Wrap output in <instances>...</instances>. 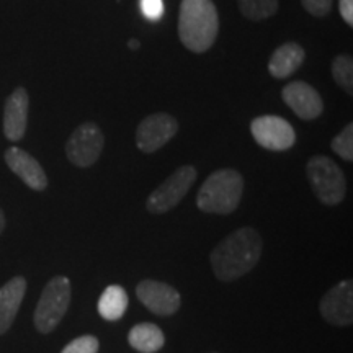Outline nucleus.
Returning <instances> with one entry per match:
<instances>
[{
  "label": "nucleus",
  "mask_w": 353,
  "mask_h": 353,
  "mask_svg": "<svg viewBox=\"0 0 353 353\" xmlns=\"http://www.w3.org/2000/svg\"><path fill=\"white\" fill-rule=\"evenodd\" d=\"M139 8L148 20L159 21L164 17V0H139Z\"/></svg>",
  "instance_id": "5701e85b"
},
{
  "label": "nucleus",
  "mask_w": 353,
  "mask_h": 353,
  "mask_svg": "<svg viewBox=\"0 0 353 353\" xmlns=\"http://www.w3.org/2000/svg\"><path fill=\"white\" fill-rule=\"evenodd\" d=\"M281 97H283L285 103L301 120H316L324 112V101H322L319 92L307 82H290L281 92Z\"/></svg>",
  "instance_id": "f8f14e48"
},
{
  "label": "nucleus",
  "mask_w": 353,
  "mask_h": 353,
  "mask_svg": "<svg viewBox=\"0 0 353 353\" xmlns=\"http://www.w3.org/2000/svg\"><path fill=\"white\" fill-rule=\"evenodd\" d=\"M26 293V280L23 276H13L0 288V335L12 327Z\"/></svg>",
  "instance_id": "2eb2a0df"
},
{
  "label": "nucleus",
  "mask_w": 353,
  "mask_h": 353,
  "mask_svg": "<svg viewBox=\"0 0 353 353\" xmlns=\"http://www.w3.org/2000/svg\"><path fill=\"white\" fill-rule=\"evenodd\" d=\"M244 193V179L234 169H219L201 185L196 205L203 213L231 214L239 206Z\"/></svg>",
  "instance_id": "7ed1b4c3"
},
{
  "label": "nucleus",
  "mask_w": 353,
  "mask_h": 353,
  "mask_svg": "<svg viewBox=\"0 0 353 353\" xmlns=\"http://www.w3.org/2000/svg\"><path fill=\"white\" fill-rule=\"evenodd\" d=\"M255 143L268 151H288L296 143V132L285 118L275 114H263L250 123Z\"/></svg>",
  "instance_id": "6e6552de"
},
{
  "label": "nucleus",
  "mask_w": 353,
  "mask_h": 353,
  "mask_svg": "<svg viewBox=\"0 0 353 353\" xmlns=\"http://www.w3.org/2000/svg\"><path fill=\"white\" fill-rule=\"evenodd\" d=\"M306 175L317 200L324 205L335 206L345 198V175L332 159L325 156L311 157L306 165Z\"/></svg>",
  "instance_id": "20e7f679"
},
{
  "label": "nucleus",
  "mask_w": 353,
  "mask_h": 353,
  "mask_svg": "<svg viewBox=\"0 0 353 353\" xmlns=\"http://www.w3.org/2000/svg\"><path fill=\"white\" fill-rule=\"evenodd\" d=\"M103 132L95 123H83L65 143V156L76 167L87 169L99 161L103 149Z\"/></svg>",
  "instance_id": "0eeeda50"
},
{
  "label": "nucleus",
  "mask_w": 353,
  "mask_h": 353,
  "mask_svg": "<svg viewBox=\"0 0 353 353\" xmlns=\"http://www.w3.org/2000/svg\"><path fill=\"white\" fill-rule=\"evenodd\" d=\"M196 176L198 172L193 165L179 167L149 195L145 208L152 214H164L175 208L187 196L192 185L195 183Z\"/></svg>",
  "instance_id": "423d86ee"
},
{
  "label": "nucleus",
  "mask_w": 353,
  "mask_h": 353,
  "mask_svg": "<svg viewBox=\"0 0 353 353\" xmlns=\"http://www.w3.org/2000/svg\"><path fill=\"white\" fill-rule=\"evenodd\" d=\"M128 342L130 345L139 353H156L164 347L165 337L161 327L151 322H143V324L134 325L128 334Z\"/></svg>",
  "instance_id": "f3484780"
},
{
  "label": "nucleus",
  "mask_w": 353,
  "mask_h": 353,
  "mask_svg": "<svg viewBox=\"0 0 353 353\" xmlns=\"http://www.w3.org/2000/svg\"><path fill=\"white\" fill-rule=\"evenodd\" d=\"M245 19L260 21L270 19L278 12V0H237Z\"/></svg>",
  "instance_id": "6ab92c4d"
},
{
  "label": "nucleus",
  "mask_w": 353,
  "mask_h": 353,
  "mask_svg": "<svg viewBox=\"0 0 353 353\" xmlns=\"http://www.w3.org/2000/svg\"><path fill=\"white\" fill-rule=\"evenodd\" d=\"M6 162L13 174L20 176L21 182H23L26 187L32 190H37V192H43L48 187V176L44 174L43 167L39 165V162L33 156H30L28 152L23 151V149L13 148L7 149L6 152Z\"/></svg>",
  "instance_id": "4468645a"
},
{
  "label": "nucleus",
  "mask_w": 353,
  "mask_h": 353,
  "mask_svg": "<svg viewBox=\"0 0 353 353\" xmlns=\"http://www.w3.org/2000/svg\"><path fill=\"white\" fill-rule=\"evenodd\" d=\"M179 121L169 113H154L145 117L136 130V144L141 151L152 154L174 138Z\"/></svg>",
  "instance_id": "1a4fd4ad"
},
{
  "label": "nucleus",
  "mask_w": 353,
  "mask_h": 353,
  "mask_svg": "<svg viewBox=\"0 0 353 353\" xmlns=\"http://www.w3.org/2000/svg\"><path fill=\"white\" fill-rule=\"evenodd\" d=\"M301 3L312 17H325L332 10L334 0H301Z\"/></svg>",
  "instance_id": "b1692460"
},
{
  "label": "nucleus",
  "mask_w": 353,
  "mask_h": 353,
  "mask_svg": "<svg viewBox=\"0 0 353 353\" xmlns=\"http://www.w3.org/2000/svg\"><path fill=\"white\" fill-rule=\"evenodd\" d=\"M128 46H130L131 51H138L141 48V43L138 41V39L132 38V39H130V43H128Z\"/></svg>",
  "instance_id": "a878e982"
},
{
  "label": "nucleus",
  "mask_w": 353,
  "mask_h": 353,
  "mask_svg": "<svg viewBox=\"0 0 353 353\" xmlns=\"http://www.w3.org/2000/svg\"><path fill=\"white\" fill-rule=\"evenodd\" d=\"M332 151L337 154L339 157H342L343 161L352 162L353 161V125L348 123V125L343 128V130L339 132L337 136L332 139V144H330Z\"/></svg>",
  "instance_id": "412c9836"
},
{
  "label": "nucleus",
  "mask_w": 353,
  "mask_h": 353,
  "mask_svg": "<svg viewBox=\"0 0 353 353\" xmlns=\"http://www.w3.org/2000/svg\"><path fill=\"white\" fill-rule=\"evenodd\" d=\"M30 97L23 87L15 88L3 107V134L7 139L20 141L25 136L28 126Z\"/></svg>",
  "instance_id": "ddd939ff"
},
{
  "label": "nucleus",
  "mask_w": 353,
  "mask_h": 353,
  "mask_svg": "<svg viewBox=\"0 0 353 353\" xmlns=\"http://www.w3.org/2000/svg\"><path fill=\"white\" fill-rule=\"evenodd\" d=\"M3 229H6V214H3V211L0 210V234L3 232Z\"/></svg>",
  "instance_id": "bb28decb"
},
{
  "label": "nucleus",
  "mask_w": 353,
  "mask_h": 353,
  "mask_svg": "<svg viewBox=\"0 0 353 353\" xmlns=\"http://www.w3.org/2000/svg\"><path fill=\"white\" fill-rule=\"evenodd\" d=\"M70 281L68 276H54L44 286L38 306L34 309V327L38 332L50 334L68 312L70 304Z\"/></svg>",
  "instance_id": "39448f33"
},
{
  "label": "nucleus",
  "mask_w": 353,
  "mask_h": 353,
  "mask_svg": "<svg viewBox=\"0 0 353 353\" xmlns=\"http://www.w3.org/2000/svg\"><path fill=\"white\" fill-rule=\"evenodd\" d=\"M99 314L105 321H118L125 316L128 309V294L120 285H110L105 288L97 304Z\"/></svg>",
  "instance_id": "a211bd4d"
},
{
  "label": "nucleus",
  "mask_w": 353,
  "mask_h": 353,
  "mask_svg": "<svg viewBox=\"0 0 353 353\" xmlns=\"http://www.w3.org/2000/svg\"><path fill=\"white\" fill-rule=\"evenodd\" d=\"M321 316L332 325H352L353 322V283L343 280L330 288L319 303Z\"/></svg>",
  "instance_id": "9d476101"
},
{
  "label": "nucleus",
  "mask_w": 353,
  "mask_h": 353,
  "mask_svg": "<svg viewBox=\"0 0 353 353\" xmlns=\"http://www.w3.org/2000/svg\"><path fill=\"white\" fill-rule=\"evenodd\" d=\"M219 32L218 10L213 0H182L179 15V38L188 51L206 52Z\"/></svg>",
  "instance_id": "f03ea898"
},
{
  "label": "nucleus",
  "mask_w": 353,
  "mask_h": 353,
  "mask_svg": "<svg viewBox=\"0 0 353 353\" xmlns=\"http://www.w3.org/2000/svg\"><path fill=\"white\" fill-rule=\"evenodd\" d=\"M306 57V51L298 43H285L276 48L270 61H268V72L275 79H286L301 68Z\"/></svg>",
  "instance_id": "dca6fc26"
},
{
  "label": "nucleus",
  "mask_w": 353,
  "mask_h": 353,
  "mask_svg": "<svg viewBox=\"0 0 353 353\" xmlns=\"http://www.w3.org/2000/svg\"><path fill=\"white\" fill-rule=\"evenodd\" d=\"M136 294L139 301L157 316L175 314L182 304L180 293L174 286L156 280L141 281L136 288Z\"/></svg>",
  "instance_id": "9b49d317"
},
{
  "label": "nucleus",
  "mask_w": 353,
  "mask_h": 353,
  "mask_svg": "<svg viewBox=\"0 0 353 353\" xmlns=\"http://www.w3.org/2000/svg\"><path fill=\"white\" fill-rule=\"evenodd\" d=\"M100 342L94 335H82L68 343L61 353H99Z\"/></svg>",
  "instance_id": "4be33fe9"
},
{
  "label": "nucleus",
  "mask_w": 353,
  "mask_h": 353,
  "mask_svg": "<svg viewBox=\"0 0 353 353\" xmlns=\"http://www.w3.org/2000/svg\"><path fill=\"white\" fill-rule=\"evenodd\" d=\"M262 237L254 228H241L224 237L211 252V267L221 281H232L249 273L262 255Z\"/></svg>",
  "instance_id": "f257e3e1"
},
{
  "label": "nucleus",
  "mask_w": 353,
  "mask_h": 353,
  "mask_svg": "<svg viewBox=\"0 0 353 353\" xmlns=\"http://www.w3.org/2000/svg\"><path fill=\"white\" fill-rule=\"evenodd\" d=\"M332 76L348 95L353 94V61L350 56L339 54L332 63Z\"/></svg>",
  "instance_id": "aec40b11"
},
{
  "label": "nucleus",
  "mask_w": 353,
  "mask_h": 353,
  "mask_svg": "<svg viewBox=\"0 0 353 353\" xmlns=\"http://www.w3.org/2000/svg\"><path fill=\"white\" fill-rule=\"evenodd\" d=\"M339 10L347 25H353V0H339Z\"/></svg>",
  "instance_id": "393cba45"
}]
</instances>
